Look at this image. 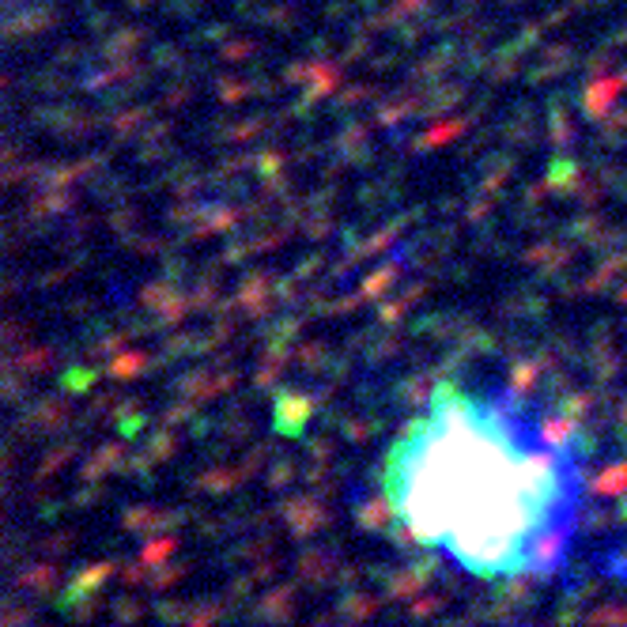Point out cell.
I'll return each instance as SVG.
<instances>
[{"instance_id":"cell-1","label":"cell","mask_w":627,"mask_h":627,"mask_svg":"<svg viewBox=\"0 0 627 627\" xmlns=\"http://www.w3.org/2000/svg\"><path fill=\"white\" fill-rule=\"evenodd\" d=\"M386 499L412 541L442 548L473 575H518L537 533L571 526L578 465L560 446L526 442L503 405L446 382L390 450Z\"/></svg>"},{"instance_id":"cell-2","label":"cell","mask_w":627,"mask_h":627,"mask_svg":"<svg viewBox=\"0 0 627 627\" xmlns=\"http://www.w3.org/2000/svg\"><path fill=\"white\" fill-rule=\"evenodd\" d=\"M571 439H575V420L548 416V420L541 424V442H548V446H560V450H567Z\"/></svg>"},{"instance_id":"cell-3","label":"cell","mask_w":627,"mask_h":627,"mask_svg":"<svg viewBox=\"0 0 627 627\" xmlns=\"http://www.w3.org/2000/svg\"><path fill=\"white\" fill-rule=\"evenodd\" d=\"M620 80H597L590 87V95H586V106H590V114H605V106H609L616 95H620Z\"/></svg>"},{"instance_id":"cell-4","label":"cell","mask_w":627,"mask_h":627,"mask_svg":"<svg viewBox=\"0 0 627 627\" xmlns=\"http://www.w3.org/2000/svg\"><path fill=\"white\" fill-rule=\"evenodd\" d=\"M601 495H620L627 488V461L624 465H612V469H605V473L597 476V484H594Z\"/></svg>"},{"instance_id":"cell-5","label":"cell","mask_w":627,"mask_h":627,"mask_svg":"<svg viewBox=\"0 0 627 627\" xmlns=\"http://www.w3.org/2000/svg\"><path fill=\"white\" fill-rule=\"evenodd\" d=\"M461 129H465V121H450V125H439L435 133H427L424 140H420V148H439L442 140H450V136H458Z\"/></svg>"},{"instance_id":"cell-6","label":"cell","mask_w":627,"mask_h":627,"mask_svg":"<svg viewBox=\"0 0 627 627\" xmlns=\"http://www.w3.org/2000/svg\"><path fill=\"white\" fill-rule=\"evenodd\" d=\"M174 552V541H155L144 548V563H159L163 556H170Z\"/></svg>"},{"instance_id":"cell-7","label":"cell","mask_w":627,"mask_h":627,"mask_svg":"<svg viewBox=\"0 0 627 627\" xmlns=\"http://www.w3.org/2000/svg\"><path fill=\"white\" fill-rule=\"evenodd\" d=\"M280 412L288 420H306V401H291V397H280Z\"/></svg>"},{"instance_id":"cell-8","label":"cell","mask_w":627,"mask_h":627,"mask_svg":"<svg viewBox=\"0 0 627 627\" xmlns=\"http://www.w3.org/2000/svg\"><path fill=\"white\" fill-rule=\"evenodd\" d=\"M533 374H537V367H514V374H510V378H514V390L526 393L529 382H533Z\"/></svg>"},{"instance_id":"cell-9","label":"cell","mask_w":627,"mask_h":627,"mask_svg":"<svg viewBox=\"0 0 627 627\" xmlns=\"http://www.w3.org/2000/svg\"><path fill=\"white\" fill-rule=\"evenodd\" d=\"M140 363H144V359L136 356V352H129L125 359H118V363H114V374H133V371H140Z\"/></svg>"},{"instance_id":"cell-10","label":"cell","mask_w":627,"mask_h":627,"mask_svg":"<svg viewBox=\"0 0 627 627\" xmlns=\"http://www.w3.org/2000/svg\"><path fill=\"white\" fill-rule=\"evenodd\" d=\"M393 276H397V269H386V272H382V276H374V280H371V284H367V288H363V291H367V295H374V291H382V288H386V284H390Z\"/></svg>"},{"instance_id":"cell-11","label":"cell","mask_w":627,"mask_h":627,"mask_svg":"<svg viewBox=\"0 0 627 627\" xmlns=\"http://www.w3.org/2000/svg\"><path fill=\"white\" fill-rule=\"evenodd\" d=\"M594 620H627V612H597Z\"/></svg>"}]
</instances>
